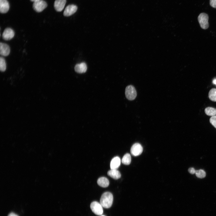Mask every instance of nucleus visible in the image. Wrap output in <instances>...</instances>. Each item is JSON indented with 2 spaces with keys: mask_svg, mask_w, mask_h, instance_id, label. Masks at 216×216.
Masks as SVG:
<instances>
[{
  "mask_svg": "<svg viewBox=\"0 0 216 216\" xmlns=\"http://www.w3.org/2000/svg\"><path fill=\"white\" fill-rule=\"evenodd\" d=\"M113 201V196L112 194L110 192H106L103 193L102 195L100 202L103 208H108L111 206Z\"/></svg>",
  "mask_w": 216,
  "mask_h": 216,
  "instance_id": "f257e3e1",
  "label": "nucleus"
},
{
  "mask_svg": "<svg viewBox=\"0 0 216 216\" xmlns=\"http://www.w3.org/2000/svg\"><path fill=\"white\" fill-rule=\"evenodd\" d=\"M198 20L202 28L206 29L208 27V16L207 14L205 13H201L198 16Z\"/></svg>",
  "mask_w": 216,
  "mask_h": 216,
  "instance_id": "f03ea898",
  "label": "nucleus"
},
{
  "mask_svg": "<svg viewBox=\"0 0 216 216\" xmlns=\"http://www.w3.org/2000/svg\"><path fill=\"white\" fill-rule=\"evenodd\" d=\"M90 207L92 212L95 214L98 215L102 214L103 213V207L100 202L93 201L91 203Z\"/></svg>",
  "mask_w": 216,
  "mask_h": 216,
  "instance_id": "7ed1b4c3",
  "label": "nucleus"
},
{
  "mask_svg": "<svg viewBox=\"0 0 216 216\" xmlns=\"http://www.w3.org/2000/svg\"><path fill=\"white\" fill-rule=\"evenodd\" d=\"M125 94L126 98L128 100H134L136 96V91L134 87L132 85L127 86L125 88Z\"/></svg>",
  "mask_w": 216,
  "mask_h": 216,
  "instance_id": "20e7f679",
  "label": "nucleus"
},
{
  "mask_svg": "<svg viewBox=\"0 0 216 216\" xmlns=\"http://www.w3.org/2000/svg\"><path fill=\"white\" fill-rule=\"evenodd\" d=\"M47 6L46 3L43 0H40L39 1L34 2L33 4V9L35 11L38 12H42Z\"/></svg>",
  "mask_w": 216,
  "mask_h": 216,
  "instance_id": "39448f33",
  "label": "nucleus"
},
{
  "mask_svg": "<svg viewBox=\"0 0 216 216\" xmlns=\"http://www.w3.org/2000/svg\"><path fill=\"white\" fill-rule=\"evenodd\" d=\"M143 151L142 146L139 143H134L130 149V152L134 156H137L140 155Z\"/></svg>",
  "mask_w": 216,
  "mask_h": 216,
  "instance_id": "423d86ee",
  "label": "nucleus"
},
{
  "mask_svg": "<svg viewBox=\"0 0 216 216\" xmlns=\"http://www.w3.org/2000/svg\"><path fill=\"white\" fill-rule=\"evenodd\" d=\"M14 35V31L12 28H8L4 30L2 34V38L5 40H9L12 39Z\"/></svg>",
  "mask_w": 216,
  "mask_h": 216,
  "instance_id": "0eeeda50",
  "label": "nucleus"
},
{
  "mask_svg": "<svg viewBox=\"0 0 216 216\" xmlns=\"http://www.w3.org/2000/svg\"><path fill=\"white\" fill-rule=\"evenodd\" d=\"M77 9V6L74 4L68 5L65 9L63 13L64 15L66 16H71L76 12Z\"/></svg>",
  "mask_w": 216,
  "mask_h": 216,
  "instance_id": "6e6552de",
  "label": "nucleus"
},
{
  "mask_svg": "<svg viewBox=\"0 0 216 216\" xmlns=\"http://www.w3.org/2000/svg\"><path fill=\"white\" fill-rule=\"evenodd\" d=\"M10 52L9 46L5 43L1 42L0 43V54L1 55L7 56L9 55Z\"/></svg>",
  "mask_w": 216,
  "mask_h": 216,
  "instance_id": "1a4fd4ad",
  "label": "nucleus"
},
{
  "mask_svg": "<svg viewBox=\"0 0 216 216\" xmlns=\"http://www.w3.org/2000/svg\"><path fill=\"white\" fill-rule=\"evenodd\" d=\"M66 2V0H56L54 3L55 10L58 12L61 11L63 9Z\"/></svg>",
  "mask_w": 216,
  "mask_h": 216,
  "instance_id": "9d476101",
  "label": "nucleus"
},
{
  "mask_svg": "<svg viewBox=\"0 0 216 216\" xmlns=\"http://www.w3.org/2000/svg\"><path fill=\"white\" fill-rule=\"evenodd\" d=\"M87 69L86 64L83 62L76 64L74 67L75 71L80 74L85 73Z\"/></svg>",
  "mask_w": 216,
  "mask_h": 216,
  "instance_id": "9b49d317",
  "label": "nucleus"
},
{
  "mask_svg": "<svg viewBox=\"0 0 216 216\" xmlns=\"http://www.w3.org/2000/svg\"><path fill=\"white\" fill-rule=\"evenodd\" d=\"M9 9V5L7 0H0V12L2 13H7Z\"/></svg>",
  "mask_w": 216,
  "mask_h": 216,
  "instance_id": "f8f14e48",
  "label": "nucleus"
},
{
  "mask_svg": "<svg viewBox=\"0 0 216 216\" xmlns=\"http://www.w3.org/2000/svg\"><path fill=\"white\" fill-rule=\"evenodd\" d=\"M121 164L120 158L118 156L113 158L111 160L110 163V167L111 169H117L120 166Z\"/></svg>",
  "mask_w": 216,
  "mask_h": 216,
  "instance_id": "ddd939ff",
  "label": "nucleus"
},
{
  "mask_svg": "<svg viewBox=\"0 0 216 216\" xmlns=\"http://www.w3.org/2000/svg\"><path fill=\"white\" fill-rule=\"evenodd\" d=\"M107 174L112 178L115 179H119L121 176L120 172L116 169H111L108 172Z\"/></svg>",
  "mask_w": 216,
  "mask_h": 216,
  "instance_id": "4468645a",
  "label": "nucleus"
},
{
  "mask_svg": "<svg viewBox=\"0 0 216 216\" xmlns=\"http://www.w3.org/2000/svg\"><path fill=\"white\" fill-rule=\"evenodd\" d=\"M97 183L100 186L102 187L106 188L109 186V182L106 178L103 177L98 179L97 180Z\"/></svg>",
  "mask_w": 216,
  "mask_h": 216,
  "instance_id": "2eb2a0df",
  "label": "nucleus"
},
{
  "mask_svg": "<svg viewBox=\"0 0 216 216\" xmlns=\"http://www.w3.org/2000/svg\"><path fill=\"white\" fill-rule=\"evenodd\" d=\"M206 114L208 116H212L216 115V109L210 107H206L205 110Z\"/></svg>",
  "mask_w": 216,
  "mask_h": 216,
  "instance_id": "dca6fc26",
  "label": "nucleus"
},
{
  "mask_svg": "<svg viewBox=\"0 0 216 216\" xmlns=\"http://www.w3.org/2000/svg\"><path fill=\"white\" fill-rule=\"evenodd\" d=\"M131 161V157L130 154L129 153H126L123 157L122 162V163L125 165H129Z\"/></svg>",
  "mask_w": 216,
  "mask_h": 216,
  "instance_id": "f3484780",
  "label": "nucleus"
},
{
  "mask_svg": "<svg viewBox=\"0 0 216 216\" xmlns=\"http://www.w3.org/2000/svg\"><path fill=\"white\" fill-rule=\"evenodd\" d=\"M209 99L213 101L216 102V89L213 88L209 91L208 93Z\"/></svg>",
  "mask_w": 216,
  "mask_h": 216,
  "instance_id": "a211bd4d",
  "label": "nucleus"
},
{
  "mask_svg": "<svg viewBox=\"0 0 216 216\" xmlns=\"http://www.w3.org/2000/svg\"><path fill=\"white\" fill-rule=\"evenodd\" d=\"M6 68V64L5 59L3 57L0 58V70L2 72H4Z\"/></svg>",
  "mask_w": 216,
  "mask_h": 216,
  "instance_id": "6ab92c4d",
  "label": "nucleus"
},
{
  "mask_svg": "<svg viewBox=\"0 0 216 216\" xmlns=\"http://www.w3.org/2000/svg\"><path fill=\"white\" fill-rule=\"evenodd\" d=\"M195 174L196 177L199 178H204L206 176L205 172L202 170H196Z\"/></svg>",
  "mask_w": 216,
  "mask_h": 216,
  "instance_id": "aec40b11",
  "label": "nucleus"
},
{
  "mask_svg": "<svg viewBox=\"0 0 216 216\" xmlns=\"http://www.w3.org/2000/svg\"><path fill=\"white\" fill-rule=\"evenodd\" d=\"M209 121L211 124L216 128V116H212Z\"/></svg>",
  "mask_w": 216,
  "mask_h": 216,
  "instance_id": "412c9836",
  "label": "nucleus"
},
{
  "mask_svg": "<svg viewBox=\"0 0 216 216\" xmlns=\"http://www.w3.org/2000/svg\"><path fill=\"white\" fill-rule=\"evenodd\" d=\"M210 4L212 7L216 8V0H210Z\"/></svg>",
  "mask_w": 216,
  "mask_h": 216,
  "instance_id": "4be33fe9",
  "label": "nucleus"
},
{
  "mask_svg": "<svg viewBox=\"0 0 216 216\" xmlns=\"http://www.w3.org/2000/svg\"><path fill=\"white\" fill-rule=\"evenodd\" d=\"M189 172L191 174H194L195 173L196 170L193 167L189 168L188 170Z\"/></svg>",
  "mask_w": 216,
  "mask_h": 216,
  "instance_id": "5701e85b",
  "label": "nucleus"
},
{
  "mask_svg": "<svg viewBox=\"0 0 216 216\" xmlns=\"http://www.w3.org/2000/svg\"><path fill=\"white\" fill-rule=\"evenodd\" d=\"M8 216H18L17 214L13 212L10 213Z\"/></svg>",
  "mask_w": 216,
  "mask_h": 216,
  "instance_id": "b1692460",
  "label": "nucleus"
},
{
  "mask_svg": "<svg viewBox=\"0 0 216 216\" xmlns=\"http://www.w3.org/2000/svg\"><path fill=\"white\" fill-rule=\"evenodd\" d=\"M212 83L216 85V79H214L213 80Z\"/></svg>",
  "mask_w": 216,
  "mask_h": 216,
  "instance_id": "393cba45",
  "label": "nucleus"
},
{
  "mask_svg": "<svg viewBox=\"0 0 216 216\" xmlns=\"http://www.w3.org/2000/svg\"><path fill=\"white\" fill-rule=\"evenodd\" d=\"M32 2H36L40 1V0H30Z\"/></svg>",
  "mask_w": 216,
  "mask_h": 216,
  "instance_id": "a878e982",
  "label": "nucleus"
},
{
  "mask_svg": "<svg viewBox=\"0 0 216 216\" xmlns=\"http://www.w3.org/2000/svg\"><path fill=\"white\" fill-rule=\"evenodd\" d=\"M100 216H105L104 215H100Z\"/></svg>",
  "mask_w": 216,
  "mask_h": 216,
  "instance_id": "bb28decb",
  "label": "nucleus"
}]
</instances>
